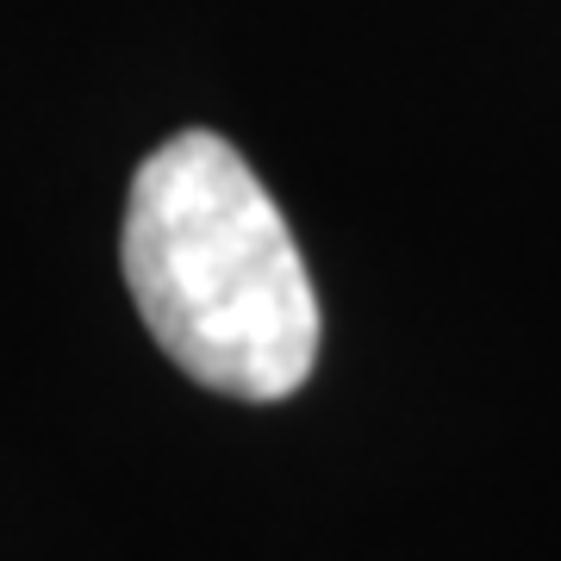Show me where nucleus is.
Instances as JSON below:
<instances>
[{
	"label": "nucleus",
	"mask_w": 561,
	"mask_h": 561,
	"mask_svg": "<svg viewBox=\"0 0 561 561\" xmlns=\"http://www.w3.org/2000/svg\"><path fill=\"white\" fill-rule=\"evenodd\" d=\"M125 287L181 375L287 400L319 356V294L275 194L219 131H175L131 175Z\"/></svg>",
	"instance_id": "f257e3e1"
}]
</instances>
